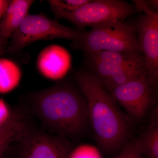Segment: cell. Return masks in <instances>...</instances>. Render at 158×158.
Masks as SVG:
<instances>
[{
    "mask_svg": "<svg viewBox=\"0 0 158 158\" xmlns=\"http://www.w3.org/2000/svg\"><path fill=\"white\" fill-rule=\"evenodd\" d=\"M29 113L39 119L48 132L78 138L90 124L87 101L77 84L62 80L27 97Z\"/></svg>",
    "mask_w": 158,
    "mask_h": 158,
    "instance_id": "cell-1",
    "label": "cell"
},
{
    "mask_svg": "<svg viewBox=\"0 0 158 158\" xmlns=\"http://www.w3.org/2000/svg\"><path fill=\"white\" fill-rule=\"evenodd\" d=\"M74 77L87 101L89 122L99 145L109 152L123 148L127 143L132 120L122 111L92 71L78 69Z\"/></svg>",
    "mask_w": 158,
    "mask_h": 158,
    "instance_id": "cell-2",
    "label": "cell"
},
{
    "mask_svg": "<svg viewBox=\"0 0 158 158\" xmlns=\"http://www.w3.org/2000/svg\"><path fill=\"white\" fill-rule=\"evenodd\" d=\"M83 31L80 39L73 42L74 48L84 52L111 51L141 54L135 26L113 20L91 26Z\"/></svg>",
    "mask_w": 158,
    "mask_h": 158,
    "instance_id": "cell-3",
    "label": "cell"
},
{
    "mask_svg": "<svg viewBox=\"0 0 158 158\" xmlns=\"http://www.w3.org/2000/svg\"><path fill=\"white\" fill-rule=\"evenodd\" d=\"M82 32L59 23L42 14H28L12 34L8 46L10 53H18L32 43L42 40L62 38L77 41Z\"/></svg>",
    "mask_w": 158,
    "mask_h": 158,
    "instance_id": "cell-4",
    "label": "cell"
},
{
    "mask_svg": "<svg viewBox=\"0 0 158 158\" xmlns=\"http://www.w3.org/2000/svg\"><path fill=\"white\" fill-rule=\"evenodd\" d=\"M51 10L56 17L69 21L80 30L113 20L123 21L136 11L134 5L117 0L90 1L73 11Z\"/></svg>",
    "mask_w": 158,
    "mask_h": 158,
    "instance_id": "cell-5",
    "label": "cell"
},
{
    "mask_svg": "<svg viewBox=\"0 0 158 158\" xmlns=\"http://www.w3.org/2000/svg\"><path fill=\"white\" fill-rule=\"evenodd\" d=\"M16 143L12 158H69L73 148L68 138L34 128Z\"/></svg>",
    "mask_w": 158,
    "mask_h": 158,
    "instance_id": "cell-6",
    "label": "cell"
},
{
    "mask_svg": "<svg viewBox=\"0 0 158 158\" xmlns=\"http://www.w3.org/2000/svg\"><path fill=\"white\" fill-rule=\"evenodd\" d=\"M157 89L145 75L108 91L132 120H139L156 103Z\"/></svg>",
    "mask_w": 158,
    "mask_h": 158,
    "instance_id": "cell-7",
    "label": "cell"
},
{
    "mask_svg": "<svg viewBox=\"0 0 158 158\" xmlns=\"http://www.w3.org/2000/svg\"><path fill=\"white\" fill-rule=\"evenodd\" d=\"M135 26L148 77L153 85L158 88V11H151L141 15Z\"/></svg>",
    "mask_w": 158,
    "mask_h": 158,
    "instance_id": "cell-8",
    "label": "cell"
},
{
    "mask_svg": "<svg viewBox=\"0 0 158 158\" xmlns=\"http://www.w3.org/2000/svg\"><path fill=\"white\" fill-rule=\"evenodd\" d=\"M85 53L86 63L90 70L101 81L107 78L123 65L144 62L141 54L134 53L101 51Z\"/></svg>",
    "mask_w": 158,
    "mask_h": 158,
    "instance_id": "cell-9",
    "label": "cell"
},
{
    "mask_svg": "<svg viewBox=\"0 0 158 158\" xmlns=\"http://www.w3.org/2000/svg\"><path fill=\"white\" fill-rule=\"evenodd\" d=\"M71 64L70 54L65 48L56 44L44 49L37 60V67L40 73L51 80L63 77L70 69Z\"/></svg>",
    "mask_w": 158,
    "mask_h": 158,
    "instance_id": "cell-10",
    "label": "cell"
},
{
    "mask_svg": "<svg viewBox=\"0 0 158 158\" xmlns=\"http://www.w3.org/2000/svg\"><path fill=\"white\" fill-rule=\"evenodd\" d=\"M34 1L13 0L8 7L0 23V40L6 46L12 34L18 29L26 16Z\"/></svg>",
    "mask_w": 158,
    "mask_h": 158,
    "instance_id": "cell-11",
    "label": "cell"
},
{
    "mask_svg": "<svg viewBox=\"0 0 158 158\" xmlns=\"http://www.w3.org/2000/svg\"><path fill=\"white\" fill-rule=\"evenodd\" d=\"M147 74L144 62L131 63L116 70L107 78L101 81L108 91Z\"/></svg>",
    "mask_w": 158,
    "mask_h": 158,
    "instance_id": "cell-12",
    "label": "cell"
},
{
    "mask_svg": "<svg viewBox=\"0 0 158 158\" xmlns=\"http://www.w3.org/2000/svg\"><path fill=\"white\" fill-rule=\"evenodd\" d=\"M142 154L148 158H158V110L157 107L152 114L147 128L138 138Z\"/></svg>",
    "mask_w": 158,
    "mask_h": 158,
    "instance_id": "cell-13",
    "label": "cell"
},
{
    "mask_svg": "<svg viewBox=\"0 0 158 158\" xmlns=\"http://www.w3.org/2000/svg\"><path fill=\"white\" fill-rule=\"evenodd\" d=\"M22 73L16 63L7 59H0V94H6L18 85Z\"/></svg>",
    "mask_w": 158,
    "mask_h": 158,
    "instance_id": "cell-14",
    "label": "cell"
},
{
    "mask_svg": "<svg viewBox=\"0 0 158 158\" xmlns=\"http://www.w3.org/2000/svg\"><path fill=\"white\" fill-rule=\"evenodd\" d=\"M69 158H101L96 148L89 144H83L73 148L69 154Z\"/></svg>",
    "mask_w": 158,
    "mask_h": 158,
    "instance_id": "cell-15",
    "label": "cell"
},
{
    "mask_svg": "<svg viewBox=\"0 0 158 158\" xmlns=\"http://www.w3.org/2000/svg\"><path fill=\"white\" fill-rule=\"evenodd\" d=\"M122 151L115 158H144L138 138L126 144Z\"/></svg>",
    "mask_w": 158,
    "mask_h": 158,
    "instance_id": "cell-16",
    "label": "cell"
},
{
    "mask_svg": "<svg viewBox=\"0 0 158 158\" xmlns=\"http://www.w3.org/2000/svg\"><path fill=\"white\" fill-rule=\"evenodd\" d=\"M26 133L24 130L17 131L0 140V158H2L11 148L13 143L17 142Z\"/></svg>",
    "mask_w": 158,
    "mask_h": 158,
    "instance_id": "cell-17",
    "label": "cell"
},
{
    "mask_svg": "<svg viewBox=\"0 0 158 158\" xmlns=\"http://www.w3.org/2000/svg\"><path fill=\"white\" fill-rule=\"evenodd\" d=\"M134 2L136 11H144L145 14L150 11H157L158 1H135Z\"/></svg>",
    "mask_w": 158,
    "mask_h": 158,
    "instance_id": "cell-18",
    "label": "cell"
},
{
    "mask_svg": "<svg viewBox=\"0 0 158 158\" xmlns=\"http://www.w3.org/2000/svg\"><path fill=\"white\" fill-rule=\"evenodd\" d=\"M11 112L9 113L7 106L3 100L0 99V125L3 124L9 118Z\"/></svg>",
    "mask_w": 158,
    "mask_h": 158,
    "instance_id": "cell-19",
    "label": "cell"
},
{
    "mask_svg": "<svg viewBox=\"0 0 158 158\" xmlns=\"http://www.w3.org/2000/svg\"><path fill=\"white\" fill-rule=\"evenodd\" d=\"M11 2V1L0 0V19L2 18L6 13Z\"/></svg>",
    "mask_w": 158,
    "mask_h": 158,
    "instance_id": "cell-20",
    "label": "cell"
},
{
    "mask_svg": "<svg viewBox=\"0 0 158 158\" xmlns=\"http://www.w3.org/2000/svg\"><path fill=\"white\" fill-rule=\"evenodd\" d=\"M9 152V151H8ZM8 152H7V153H6V154L5 155V156H4L2 158H9V157H8V156H7V153H8Z\"/></svg>",
    "mask_w": 158,
    "mask_h": 158,
    "instance_id": "cell-21",
    "label": "cell"
},
{
    "mask_svg": "<svg viewBox=\"0 0 158 158\" xmlns=\"http://www.w3.org/2000/svg\"><path fill=\"white\" fill-rule=\"evenodd\" d=\"M2 46V43H1V40H0V48Z\"/></svg>",
    "mask_w": 158,
    "mask_h": 158,
    "instance_id": "cell-22",
    "label": "cell"
}]
</instances>
